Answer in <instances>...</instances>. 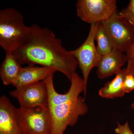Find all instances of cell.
Wrapping results in <instances>:
<instances>
[{
	"instance_id": "1",
	"label": "cell",
	"mask_w": 134,
	"mask_h": 134,
	"mask_svg": "<svg viewBox=\"0 0 134 134\" xmlns=\"http://www.w3.org/2000/svg\"><path fill=\"white\" fill-rule=\"evenodd\" d=\"M21 65H37L59 72L71 81L78 63L52 31L37 24L30 26L25 43L12 53Z\"/></svg>"
},
{
	"instance_id": "2",
	"label": "cell",
	"mask_w": 134,
	"mask_h": 134,
	"mask_svg": "<svg viewBox=\"0 0 134 134\" xmlns=\"http://www.w3.org/2000/svg\"><path fill=\"white\" fill-rule=\"evenodd\" d=\"M30 26L24 23L23 16L14 8L0 11V45L5 53H12L25 43Z\"/></svg>"
},
{
	"instance_id": "3",
	"label": "cell",
	"mask_w": 134,
	"mask_h": 134,
	"mask_svg": "<svg viewBox=\"0 0 134 134\" xmlns=\"http://www.w3.org/2000/svg\"><path fill=\"white\" fill-rule=\"evenodd\" d=\"M84 97L59 105L48 107L51 114L52 127L50 134H64L68 126H74L80 116L88 112V107Z\"/></svg>"
},
{
	"instance_id": "4",
	"label": "cell",
	"mask_w": 134,
	"mask_h": 134,
	"mask_svg": "<svg viewBox=\"0 0 134 134\" xmlns=\"http://www.w3.org/2000/svg\"><path fill=\"white\" fill-rule=\"evenodd\" d=\"M18 125L23 134H50L51 114L48 108H16Z\"/></svg>"
},
{
	"instance_id": "5",
	"label": "cell",
	"mask_w": 134,
	"mask_h": 134,
	"mask_svg": "<svg viewBox=\"0 0 134 134\" xmlns=\"http://www.w3.org/2000/svg\"><path fill=\"white\" fill-rule=\"evenodd\" d=\"M98 23L91 24L88 35L84 42L78 48L70 51L77 61L86 88L91 71L94 67H97L102 58L95 44Z\"/></svg>"
},
{
	"instance_id": "6",
	"label": "cell",
	"mask_w": 134,
	"mask_h": 134,
	"mask_svg": "<svg viewBox=\"0 0 134 134\" xmlns=\"http://www.w3.org/2000/svg\"><path fill=\"white\" fill-rule=\"evenodd\" d=\"M102 23L113 48L126 52L134 42V26L117 12Z\"/></svg>"
},
{
	"instance_id": "7",
	"label": "cell",
	"mask_w": 134,
	"mask_h": 134,
	"mask_svg": "<svg viewBox=\"0 0 134 134\" xmlns=\"http://www.w3.org/2000/svg\"><path fill=\"white\" fill-rule=\"evenodd\" d=\"M115 0H78L77 14L84 22L91 24L102 23L117 12Z\"/></svg>"
},
{
	"instance_id": "8",
	"label": "cell",
	"mask_w": 134,
	"mask_h": 134,
	"mask_svg": "<svg viewBox=\"0 0 134 134\" xmlns=\"http://www.w3.org/2000/svg\"><path fill=\"white\" fill-rule=\"evenodd\" d=\"M10 95L17 99L20 107L48 108V92L44 81L16 88Z\"/></svg>"
},
{
	"instance_id": "9",
	"label": "cell",
	"mask_w": 134,
	"mask_h": 134,
	"mask_svg": "<svg viewBox=\"0 0 134 134\" xmlns=\"http://www.w3.org/2000/svg\"><path fill=\"white\" fill-rule=\"evenodd\" d=\"M53 75H51L44 81L48 92V107L75 100L82 92H84V98L85 99L87 88L83 79L77 73H75L70 81L71 84L68 91L64 94H60L55 90L54 86Z\"/></svg>"
},
{
	"instance_id": "10",
	"label": "cell",
	"mask_w": 134,
	"mask_h": 134,
	"mask_svg": "<svg viewBox=\"0 0 134 134\" xmlns=\"http://www.w3.org/2000/svg\"><path fill=\"white\" fill-rule=\"evenodd\" d=\"M127 62L126 55L120 50L113 48L111 52L103 56L99 61L97 66V76L99 79H104L116 75Z\"/></svg>"
},
{
	"instance_id": "11",
	"label": "cell",
	"mask_w": 134,
	"mask_h": 134,
	"mask_svg": "<svg viewBox=\"0 0 134 134\" xmlns=\"http://www.w3.org/2000/svg\"><path fill=\"white\" fill-rule=\"evenodd\" d=\"M16 108L6 96L0 97V134H23L17 119Z\"/></svg>"
},
{
	"instance_id": "12",
	"label": "cell",
	"mask_w": 134,
	"mask_h": 134,
	"mask_svg": "<svg viewBox=\"0 0 134 134\" xmlns=\"http://www.w3.org/2000/svg\"><path fill=\"white\" fill-rule=\"evenodd\" d=\"M55 72L49 68L29 65L22 68L13 86L19 88L43 81Z\"/></svg>"
},
{
	"instance_id": "13",
	"label": "cell",
	"mask_w": 134,
	"mask_h": 134,
	"mask_svg": "<svg viewBox=\"0 0 134 134\" xmlns=\"http://www.w3.org/2000/svg\"><path fill=\"white\" fill-rule=\"evenodd\" d=\"M22 68L12 53L6 54L0 68V76L3 84L13 86Z\"/></svg>"
},
{
	"instance_id": "14",
	"label": "cell",
	"mask_w": 134,
	"mask_h": 134,
	"mask_svg": "<svg viewBox=\"0 0 134 134\" xmlns=\"http://www.w3.org/2000/svg\"><path fill=\"white\" fill-rule=\"evenodd\" d=\"M127 68L123 69L110 81L107 82L98 92L99 95L103 98L113 99L122 97L125 93L123 89V81L126 73Z\"/></svg>"
},
{
	"instance_id": "15",
	"label": "cell",
	"mask_w": 134,
	"mask_h": 134,
	"mask_svg": "<svg viewBox=\"0 0 134 134\" xmlns=\"http://www.w3.org/2000/svg\"><path fill=\"white\" fill-rule=\"evenodd\" d=\"M96 40L97 42V50L102 57L109 54L113 49L109 35L102 23H99L98 25Z\"/></svg>"
},
{
	"instance_id": "16",
	"label": "cell",
	"mask_w": 134,
	"mask_h": 134,
	"mask_svg": "<svg viewBox=\"0 0 134 134\" xmlns=\"http://www.w3.org/2000/svg\"><path fill=\"white\" fill-rule=\"evenodd\" d=\"M134 26V0H131L126 8L119 13Z\"/></svg>"
},
{
	"instance_id": "17",
	"label": "cell",
	"mask_w": 134,
	"mask_h": 134,
	"mask_svg": "<svg viewBox=\"0 0 134 134\" xmlns=\"http://www.w3.org/2000/svg\"><path fill=\"white\" fill-rule=\"evenodd\" d=\"M127 69L123 81V89L125 93H130L134 90V76L127 68Z\"/></svg>"
},
{
	"instance_id": "18",
	"label": "cell",
	"mask_w": 134,
	"mask_h": 134,
	"mask_svg": "<svg viewBox=\"0 0 134 134\" xmlns=\"http://www.w3.org/2000/svg\"><path fill=\"white\" fill-rule=\"evenodd\" d=\"M115 132L117 134H134L130 129L127 121L123 125L117 122V127L115 129Z\"/></svg>"
},
{
	"instance_id": "19",
	"label": "cell",
	"mask_w": 134,
	"mask_h": 134,
	"mask_svg": "<svg viewBox=\"0 0 134 134\" xmlns=\"http://www.w3.org/2000/svg\"><path fill=\"white\" fill-rule=\"evenodd\" d=\"M126 55L128 60L134 58V42L129 49L126 52Z\"/></svg>"
},
{
	"instance_id": "20",
	"label": "cell",
	"mask_w": 134,
	"mask_h": 134,
	"mask_svg": "<svg viewBox=\"0 0 134 134\" xmlns=\"http://www.w3.org/2000/svg\"><path fill=\"white\" fill-rule=\"evenodd\" d=\"M127 63V68L130 72L134 76V58L129 60Z\"/></svg>"
},
{
	"instance_id": "21",
	"label": "cell",
	"mask_w": 134,
	"mask_h": 134,
	"mask_svg": "<svg viewBox=\"0 0 134 134\" xmlns=\"http://www.w3.org/2000/svg\"><path fill=\"white\" fill-rule=\"evenodd\" d=\"M131 108L134 110V102L132 103L131 105Z\"/></svg>"
}]
</instances>
